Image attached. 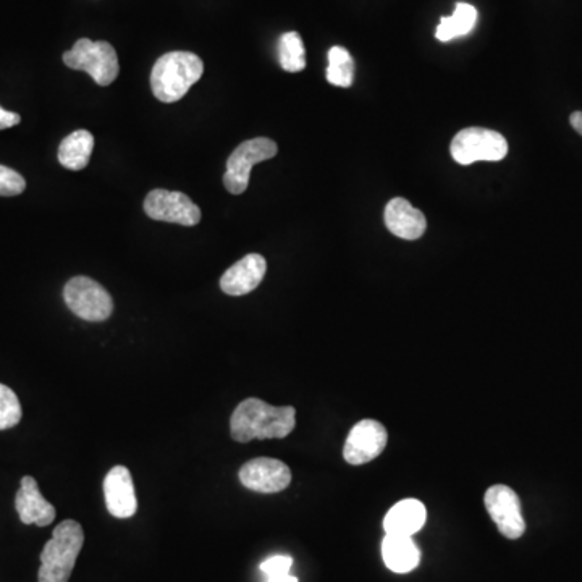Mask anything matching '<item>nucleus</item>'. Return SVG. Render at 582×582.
Here are the masks:
<instances>
[{
    "mask_svg": "<svg viewBox=\"0 0 582 582\" xmlns=\"http://www.w3.org/2000/svg\"><path fill=\"white\" fill-rule=\"evenodd\" d=\"M296 426L293 406H272L259 398L241 401L230 419L233 440L248 443L251 440L285 439Z\"/></svg>",
    "mask_w": 582,
    "mask_h": 582,
    "instance_id": "f257e3e1",
    "label": "nucleus"
},
{
    "mask_svg": "<svg viewBox=\"0 0 582 582\" xmlns=\"http://www.w3.org/2000/svg\"><path fill=\"white\" fill-rule=\"evenodd\" d=\"M204 73L203 60L193 52L173 51L162 55L151 72L154 96L165 104L178 102Z\"/></svg>",
    "mask_w": 582,
    "mask_h": 582,
    "instance_id": "f03ea898",
    "label": "nucleus"
},
{
    "mask_svg": "<svg viewBox=\"0 0 582 582\" xmlns=\"http://www.w3.org/2000/svg\"><path fill=\"white\" fill-rule=\"evenodd\" d=\"M83 544L85 532L81 524L73 519L62 521L41 552L39 582H68Z\"/></svg>",
    "mask_w": 582,
    "mask_h": 582,
    "instance_id": "7ed1b4c3",
    "label": "nucleus"
},
{
    "mask_svg": "<svg viewBox=\"0 0 582 582\" xmlns=\"http://www.w3.org/2000/svg\"><path fill=\"white\" fill-rule=\"evenodd\" d=\"M64 64L72 70L88 73L99 86H109L119 76V57L107 41L83 38L64 54Z\"/></svg>",
    "mask_w": 582,
    "mask_h": 582,
    "instance_id": "20e7f679",
    "label": "nucleus"
},
{
    "mask_svg": "<svg viewBox=\"0 0 582 582\" xmlns=\"http://www.w3.org/2000/svg\"><path fill=\"white\" fill-rule=\"evenodd\" d=\"M452 157L460 165L474 162H498L508 154L505 136L487 128H464L453 138L450 146Z\"/></svg>",
    "mask_w": 582,
    "mask_h": 582,
    "instance_id": "39448f33",
    "label": "nucleus"
},
{
    "mask_svg": "<svg viewBox=\"0 0 582 582\" xmlns=\"http://www.w3.org/2000/svg\"><path fill=\"white\" fill-rule=\"evenodd\" d=\"M68 309L83 321H107L114 311V301L109 291L89 277H73L64 288Z\"/></svg>",
    "mask_w": 582,
    "mask_h": 582,
    "instance_id": "423d86ee",
    "label": "nucleus"
},
{
    "mask_svg": "<svg viewBox=\"0 0 582 582\" xmlns=\"http://www.w3.org/2000/svg\"><path fill=\"white\" fill-rule=\"evenodd\" d=\"M277 154V144L269 138H254L241 143L228 157L224 185L228 193L241 194L248 190L253 165L269 161Z\"/></svg>",
    "mask_w": 582,
    "mask_h": 582,
    "instance_id": "0eeeda50",
    "label": "nucleus"
},
{
    "mask_svg": "<svg viewBox=\"0 0 582 582\" xmlns=\"http://www.w3.org/2000/svg\"><path fill=\"white\" fill-rule=\"evenodd\" d=\"M485 510L497 524L498 531L507 539L516 540L526 531L521 500L508 485H492L484 497Z\"/></svg>",
    "mask_w": 582,
    "mask_h": 582,
    "instance_id": "6e6552de",
    "label": "nucleus"
},
{
    "mask_svg": "<svg viewBox=\"0 0 582 582\" xmlns=\"http://www.w3.org/2000/svg\"><path fill=\"white\" fill-rule=\"evenodd\" d=\"M144 212L152 220L194 227L201 222V211L185 193L152 190L144 199Z\"/></svg>",
    "mask_w": 582,
    "mask_h": 582,
    "instance_id": "1a4fd4ad",
    "label": "nucleus"
},
{
    "mask_svg": "<svg viewBox=\"0 0 582 582\" xmlns=\"http://www.w3.org/2000/svg\"><path fill=\"white\" fill-rule=\"evenodd\" d=\"M387 442V429L379 421L363 419L348 434L343 448V458L346 463L353 466L369 463L384 452Z\"/></svg>",
    "mask_w": 582,
    "mask_h": 582,
    "instance_id": "9d476101",
    "label": "nucleus"
},
{
    "mask_svg": "<svg viewBox=\"0 0 582 582\" xmlns=\"http://www.w3.org/2000/svg\"><path fill=\"white\" fill-rule=\"evenodd\" d=\"M241 484L259 494H279L291 482V471L283 461L275 458H254L240 469Z\"/></svg>",
    "mask_w": 582,
    "mask_h": 582,
    "instance_id": "9b49d317",
    "label": "nucleus"
},
{
    "mask_svg": "<svg viewBox=\"0 0 582 582\" xmlns=\"http://www.w3.org/2000/svg\"><path fill=\"white\" fill-rule=\"evenodd\" d=\"M104 498L110 515L119 519L131 518L138 510L135 485L125 466H114L104 479Z\"/></svg>",
    "mask_w": 582,
    "mask_h": 582,
    "instance_id": "f8f14e48",
    "label": "nucleus"
},
{
    "mask_svg": "<svg viewBox=\"0 0 582 582\" xmlns=\"http://www.w3.org/2000/svg\"><path fill=\"white\" fill-rule=\"evenodd\" d=\"M266 270L267 262L261 254H248L222 275L220 288L230 296L248 295L261 285Z\"/></svg>",
    "mask_w": 582,
    "mask_h": 582,
    "instance_id": "ddd939ff",
    "label": "nucleus"
},
{
    "mask_svg": "<svg viewBox=\"0 0 582 582\" xmlns=\"http://www.w3.org/2000/svg\"><path fill=\"white\" fill-rule=\"evenodd\" d=\"M15 508L23 524H36L39 528H46L54 523V505L43 497L34 477H23L22 485L15 497Z\"/></svg>",
    "mask_w": 582,
    "mask_h": 582,
    "instance_id": "4468645a",
    "label": "nucleus"
},
{
    "mask_svg": "<svg viewBox=\"0 0 582 582\" xmlns=\"http://www.w3.org/2000/svg\"><path fill=\"white\" fill-rule=\"evenodd\" d=\"M384 220L388 232L403 240H419L427 228L426 216L403 198L392 199L387 204Z\"/></svg>",
    "mask_w": 582,
    "mask_h": 582,
    "instance_id": "2eb2a0df",
    "label": "nucleus"
},
{
    "mask_svg": "<svg viewBox=\"0 0 582 582\" xmlns=\"http://www.w3.org/2000/svg\"><path fill=\"white\" fill-rule=\"evenodd\" d=\"M427 511L419 500L408 498L401 500L384 519V529L387 534L413 537L426 524Z\"/></svg>",
    "mask_w": 582,
    "mask_h": 582,
    "instance_id": "dca6fc26",
    "label": "nucleus"
},
{
    "mask_svg": "<svg viewBox=\"0 0 582 582\" xmlns=\"http://www.w3.org/2000/svg\"><path fill=\"white\" fill-rule=\"evenodd\" d=\"M382 557L388 570L406 574L418 568L421 552L411 537L387 534L382 542Z\"/></svg>",
    "mask_w": 582,
    "mask_h": 582,
    "instance_id": "f3484780",
    "label": "nucleus"
},
{
    "mask_svg": "<svg viewBox=\"0 0 582 582\" xmlns=\"http://www.w3.org/2000/svg\"><path fill=\"white\" fill-rule=\"evenodd\" d=\"M93 148L94 136L88 130H76L60 143L57 156L65 169L78 172L89 164Z\"/></svg>",
    "mask_w": 582,
    "mask_h": 582,
    "instance_id": "a211bd4d",
    "label": "nucleus"
},
{
    "mask_svg": "<svg viewBox=\"0 0 582 582\" xmlns=\"http://www.w3.org/2000/svg\"><path fill=\"white\" fill-rule=\"evenodd\" d=\"M476 22L477 10L474 9L473 5L460 2V4H456V9L452 17H443L440 20L435 38L442 41V43H448L452 39L466 36V34L474 30Z\"/></svg>",
    "mask_w": 582,
    "mask_h": 582,
    "instance_id": "6ab92c4d",
    "label": "nucleus"
},
{
    "mask_svg": "<svg viewBox=\"0 0 582 582\" xmlns=\"http://www.w3.org/2000/svg\"><path fill=\"white\" fill-rule=\"evenodd\" d=\"M355 60L343 47L335 46L329 51L327 81L338 88H350L355 80Z\"/></svg>",
    "mask_w": 582,
    "mask_h": 582,
    "instance_id": "aec40b11",
    "label": "nucleus"
},
{
    "mask_svg": "<svg viewBox=\"0 0 582 582\" xmlns=\"http://www.w3.org/2000/svg\"><path fill=\"white\" fill-rule=\"evenodd\" d=\"M280 67L285 72L298 73L306 68V51L303 39L296 31L283 34L279 43Z\"/></svg>",
    "mask_w": 582,
    "mask_h": 582,
    "instance_id": "412c9836",
    "label": "nucleus"
},
{
    "mask_svg": "<svg viewBox=\"0 0 582 582\" xmlns=\"http://www.w3.org/2000/svg\"><path fill=\"white\" fill-rule=\"evenodd\" d=\"M23 410L17 393L0 384V431H7L22 421Z\"/></svg>",
    "mask_w": 582,
    "mask_h": 582,
    "instance_id": "4be33fe9",
    "label": "nucleus"
},
{
    "mask_svg": "<svg viewBox=\"0 0 582 582\" xmlns=\"http://www.w3.org/2000/svg\"><path fill=\"white\" fill-rule=\"evenodd\" d=\"M25 188V178L17 170L0 165V196H18Z\"/></svg>",
    "mask_w": 582,
    "mask_h": 582,
    "instance_id": "5701e85b",
    "label": "nucleus"
},
{
    "mask_svg": "<svg viewBox=\"0 0 582 582\" xmlns=\"http://www.w3.org/2000/svg\"><path fill=\"white\" fill-rule=\"evenodd\" d=\"M291 566H293V558L288 557V555H275V557L262 561L261 571L266 574L267 578H272V576H279V574L290 573Z\"/></svg>",
    "mask_w": 582,
    "mask_h": 582,
    "instance_id": "b1692460",
    "label": "nucleus"
},
{
    "mask_svg": "<svg viewBox=\"0 0 582 582\" xmlns=\"http://www.w3.org/2000/svg\"><path fill=\"white\" fill-rule=\"evenodd\" d=\"M20 122H22V117H20V115L15 114V112H9V110L0 107V130L15 127V125H18Z\"/></svg>",
    "mask_w": 582,
    "mask_h": 582,
    "instance_id": "393cba45",
    "label": "nucleus"
},
{
    "mask_svg": "<svg viewBox=\"0 0 582 582\" xmlns=\"http://www.w3.org/2000/svg\"><path fill=\"white\" fill-rule=\"evenodd\" d=\"M571 127L582 136V112H573L570 117Z\"/></svg>",
    "mask_w": 582,
    "mask_h": 582,
    "instance_id": "a878e982",
    "label": "nucleus"
},
{
    "mask_svg": "<svg viewBox=\"0 0 582 582\" xmlns=\"http://www.w3.org/2000/svg\"><path fill=\"white\" fill-rule=\"evenodd\" d=\"M267 579H269V582H298V578L291 576L290 573L279 574V576H272V578Z\"/></svg>",
    "mask_w": 582,
    "mask_h": 582,
    "instance_id": "bb28decb",
    "label": "nucleus"
}]
</instances>
